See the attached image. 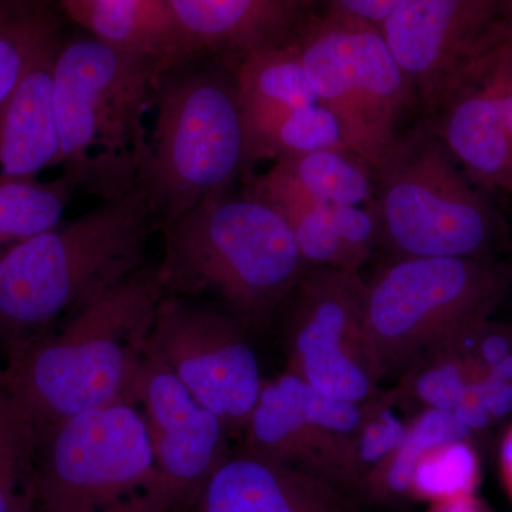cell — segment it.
<instances>
[{
	"mask_svg": "<svg viewBox=\"0 0 512 512\" xmlns=\"http://www.w3.org/2000/svg\"><path fill=\"white\" fill-rule=\"evenodd\" d=\"M164 296L158 266H144L5 356L3 377L28 407L39 436L76 414L131 402Z\"/></svg>",
	"mask_w": 512,
	"mask_h": 512,
	"instance_id": "cell-1",
	"label": "cell"
},
{
	"mask_svg": "<svg viewBox=\"0 0 512 512\" xmlns=\"http://www.w3.org/2000/svg\"><path fill=\"white\" fill-rule=\"evenodd\" d=\"M160 229L146 192H128L0 254V348L5 356L144 268Z\"/></svg>",
	"mask_w": 512,
	"mask_h": 512,
	"instance_id": "cell-2",
	"label": "cell"
},
{
	"mask_svg": "<svg viewBox=\"0 0 512 512\" xmlns=\"http://www.w3.org/2000/svg\"><path fill=\"white\" fill-rule=\"evenodd\" d=\"M161 232L165 295L214 303L247 328L271 318L309 269L284 215L247 190L215 192Z\"/></svg>",
	"mask_w": 512,
	"mask_h": 512,
	"instance_id": "cell-3",
	"label": "cell"
},
{
	"mask_svg": "<svg viewBox=\"0 0 512 512\" xmlns=\"http://www.w3.org/2000/svg\"><path fill=\"white\" fill-rule=\"evenodd\" d=\"M167 67L90 35L60 43L53 69L59 165L74 190L113 201L140 187L146 127Z\"/></svg>",
	"mask_w": 512,
	"mask_h": 512,
	"instance_id": "cell-4",
	"label": "cell"
},
{
	"mask_svg": "<svg viewBox=\"0 0 512 512\" xmlns=\"http://www.w3.org/2000/svg\"><path fill=\"white\" fill-rule=\"evenodd\" d=\"M156 119L141 177L161 228L248 175L252 156L237 77L211 57H188L158 79Z\"/></svg>",
	"mask_w": 512,
	"mask_h": 512,
	"instance_id": "cell-5",
	"label": "cell"
},
{
	"mask_svg": "<svg viewBox=\"0 0 512 512\" xmlns=\"http://www.w3.org/2000/svg\"><path fill=\"white\" fill-rule=\"evenodd\" d=\"M379 241L400 258H481L510 245L494 202L471 183L426 120L372 165Z\"/></svg>",
	"mask_w": 512,
	"mask_h": 512,
	"instance_id": "cell-6",
	"label": "cell"
},
{
	"mask_svg": "<svg viewBox=\"0 0 512 512\" xmlns=\"http://www.w3.org/2000/svg\"><path fill=\"white\" fill-rule=\"evenodd\" d=\"M507 264L481 258H400L367 282L366 323L384 376L443 352L487 322L507 296Z\"/></svg>",
	"mask_w": 512,
	"mask_h": 512,
	"instance_id": "cell-7",
	"label": "cell"
},
{
	"mask_svg": "<svg viewBox=\"0 0 512 512\" xmlns=\"http://www.w3.org/2000/svg\"><path fill=\"white\" fill-rule=\"evenodd\" d=\"M40 512H174L133 402L76 414L40 434Z\"/></svg>",
	"mask_w": 512,
	"mask_h": 512,
	"instance_id": "cell-8",
	"label": "cell"
},
{
	"mask_svg": "<svg viewBox=\"0 0 512 512\" xmlns=\"http://www.w3.org/2000/svg\"><path fill=\"white\" fill-rule=\"evenodd\" d=\"M306 76L338 117L350 150L373 165L417 106L412 84L379 28L325 13L292 37Z\"/></svg>",
	"mask_w": 512,
	"mask_h": 512,
	"instance_id": "cell-9",
	"label": "cell"
},
{
	"mask_svg": "<svg viewBox=\"0 0 512 512\" xmlns=\"http://www.w3.org/2000/svg\"><path fill=\"white\" fill-rule=\"evenodd\" d=\"M366 292L359 271L309 268L288 298V372L359 404L375 399L386 377L367 330Z\"/></svg>",
	"mask_w": 512,
	"mask_h": 512,
	"instance_id": "cell-10",
	"label": "cell"
},
{
	"mask_svg": "<svg viewBox=\"0 0 512 512\" xmlns=\"http://www.w3.org/2000/svg\"><path fill=\"white\" fill-rule=\"evenodd\" d=\"M247 329L214 303L165 295L146 357L170 370L227 429H245L265 383Z\"/></svg>",
	"mask_w": 512,
	"mask_h": 512,
	"instance_id": "cell-11",
	"label": "cell"
},
{
	"mask_svg": "<svg viewBox=\"0 0 512 512\" xmlns=\"http://www.w3.org/2000/svg\"><path fill=\"white\" fill-rule=\"evenodd\" d=\"M363 406L326 396L286 372L264 383L245 426V451L323 478L352 495L350 467Z\"/></svg>",
	"mask_w": 512,
	"mask_h": 512,
	"instance_id": "cell-12",
	"label": "cell"
},
{
	"mask_svg": "<svg viewBox=\"0 0 512 512\" xmlns=\"http://www.w3.org/2000/svg\"><path fill=\"white\" fill-rule=\"evenodd\" d=\"M234 73L252 163L319 150L353 153L338 117L309 82L292 39L244 57Z\"/></svg>",
	"mask_w": 512,
	"mask_h": 512,
	"instance_id": "cell-13",
	"label": "cell"
},
{
	"mask_svg": "<svg viewBox=\"0 0 512 512\" xmlns=\"http://www.w3.org/2000/svg\"><path fill=\"white\" fill-rule=\"evenodd\" d=\"M501 19L493 0H403L380 32L429 117Z\"/></svg>",
	"mask_w": 512,
	"mask_h": 512,
	"instance_id": "cell-14",
	"label": "cell"
},
{
	"mask_svg": "<svg viewBox=\"0 0 512 512\" xmlns=\"http://www.w3.org/2000/svg\"><path fill=\"white\" fill-rule=\"evenodd\" d=\"M131 402L146 420L158 471L174 512L229 456L227 426L165 367L144 357Z\"/></svg>",
	"mask_w": 512,
	"mask_h": 512,
	"instance_id": "cell-15",
	"label": "cell"
},
{
	"mask_svg": "<svg viewBox=\"0 0 512 512\" xmlns=\"http://www.w3.org/2000/svg\"><path fill=\"white\" fill-rule=\"evenodd\" d=\"M505 22L423 117L468 180L491 195H512V141L495 86V53Z\"/></svg>",
	"mask_w": 512,
	"mask_h": 512,
	"instance_id": "cell-16",
	"label": "cell"
},
{
	"mask_svg": "<svg viewBox=\"0 0 512 512\" xmlns=\"http://www.w3.org/2000/svg\"><path fill=\"white\" fill-rule=\"evenodd\" d=\"M181 512H357L338 485L255 454L228 456Z\"/></svg>",
	"mask_w": 512,
	"mask_h": 512,
	"instance_id": "cell-17",
	"label": "cell"
},
{
	"mask_svg": "<svg viewBox=\"0 0 512 512\" xmlns=\"http://www.w3.org/2000/svg\"><path fill=\"white\" fill-rule=\"evenodd\" d=\"M313 0H170L190 57L235 66L289 42L312 15Z\"/></svg>",
	"mask_w": 512,
	"mask_h": 512,
	"instance_id": "cell-18",
	"label": "cell"
},
{
	"mask_svg": "<svg viewBox=\"0 0 512 512\" xmlns=\"http://www.w3.org/2000/svg\"><path fill=\"white\" fill-rule=\"evenodd\" d=\"M245 190L286 221L316 207L373 205L372 165L348 151L319 150L279 158L268 173L245 177Z\"/></svg>",
	"mask_w": 512,
	"mask_h": 512,
	"instance_id": "cell-19",
	"label": "cell"
},
{
	"mask_svg": "<svg viewBox=\"0 0 512 512\" xmlns=\"http://www.w3.org/2000/svg\"><path fill=\"white\" fill-rule=\"evenodd\" d=\"M59 39L35 57L0 107V183L35 180L60 160L53 69Z\"/></svg>",
	"mask_w": 512,
	"mask_h": 512,
	"instance_id": "cell-20",
	"label": "cell"
},
{
	"mask_svg": "<svg viewBox=\"0 0 512 512\" xmlns=\"http://www.w3.org/2000/svg\"><path fill=\"white\" fill-rule=\"evenodd\" d=\"M60 5L87 35L167 69L190 57L170 0H60Z\"/></svg>",
	"mask_w": 512,
	"mask_h": 512,
	"instance_id": "cell-21",
	"label": "cell"
},
{
	"mask_svg": "<svg viewBox=\"0 0 512 512\" xmlns=\"http://www.w3.org/2000/svg\"><path fill=\"white\" fill-rule=\"evenodd\" d=\"M39 429L0 367V512H36Z\"/></svg>",
	"mask_w": 512,
	"mask_h": 512,
	"instance_id": "cell-22",
	"label": "cell"
},
{
	"mask_svg": "<svg viewBox=\"0 0 512 512\" xmlns=\"http://www.w3.org/2000/svg\"><path fill=\"white\" fill-rule=\"evenodd\" d=\"M471 431L447 410H421L406 439L379 471L367 481L363 494L373 500L396 501L412 495L414 471L424 456L447 444L468 441Z\"/></svg>",
	"mask_w": 512,
	"mask_h": 512,
	"instance_id": "cell-23",
	"label": "cell"
},
{
	"mask_svg": "<svg viewBox=\"0 0 512 512\" xmlns=\"http://www.w3.org/2000/svg\"><path fill=\"white\" fill-rule=\"evenodd\" d=\"M76 192L66 178L0 183V254L63 222Z\"/></svg>",
	"mask_w": 512,
	"mask_h": 512,
	"instance_id": "cell-24",
	"label": "cell"
},
{
	"mask_svg": "<svg viewBox=\"0 0 512 512\" xmlns=\"http://www.w3.org/2000/svg\"><path fill=\"white\" fill-rule=\"evenodd\" d=\"M57 39L56 20L45 3L0 0V107L35 57Z\"/></svg>",
	"mask_w": 512,
	"mask_h": 512,
	"instance_id": "cell-25",
	"label": "cell"
},
{
	"mask_svg": "<svg viewBox=\"0 0 512 512\" xmlns=\"http://www.w3.org/2000/svg\"><path fill=\"white\" fill-rule=\"evenodd\" d=\"M399 394L369 400L363 406V419L357 431L350 467V493L363 494L367 481L396 453L406 439L413 420L400 416Z\"/></svg>",
	"mask_w": 512,
	"mask_h": 512,
	"instance_id": "cell-26",
	"label": "cell"
},
{
	"mask_svg": "<svg viewBox=\"0 0 512 512\" xmlns=\"http://www.w3.org/2000/svg\"><path fill=\"white\" fill-rule=\"evenodd\" d=\"M488 373L453 349L443 350L407 372L404 394L426 409L454 412Z\"/></svg>",
	"mask_w": 512,
	"mask_h": 512,
	"instance_id": "cell-27",
	"label": "cell"
},
{
	"mask_svg": "<svg viewBox=\"0 0 512 512\" xmlns=\"http://www.w3.org/2000/svg\"><path fill=\"white\" fill-rule=\"evenodd\" d=\"M477 458L468 441L430 451L414 471L412 495L424 500L446 501L470 495L476 483Z\"/></svg>",
	"mask_w": 512,
	"mask_h": 512,
	"instance_id": "cell-28",
	"label": "cell"
},
{
	"mask_svg": "<svg viewBox=\"0 0 512 512\" xmlns=\"http://www.w3.org/2000/svg\"><path fill=\"white\" fill-rule=\"evenodd\" d=\"M328 15L380 28L403 0H323Z\"/></svg>",
	"mask_w": 512,
	"mask_h": 512,
	"instance_id": "cell-29",
	"label": "cell"
},
{
	"mask_svg": "<svg viewBox=\"0 0 512 512\" xmlns=\"http://www.w3.org/2000/svg\"><path fill=\"white\" fill-rule=\"evenodd\" d=\"M495 86L512 141V25L507 22L495 53Z\"/></svg>",
	"mask_w": 512,
	"mask_h": 512,
	"instance_id": "cell-30",
	"label": "cell"
},
{
	"mask_svg": "<svg viewBox=\"0 0 512 512\" xmlns=\"http://www.w3.org/2000/svg\"><path fill=\"white\" fill-rule=\"evenodd\" d=\"M430 512H481L470 495L439 501Z\"/></svg>",
	"mask_w": 512,
	"mask_h": 512,
	"instance_id": "cell-31",
	"label": "cell"
},
{
	"mask_svg": "<svg viewBox=\"0 0 512 512\" xmlns=\"http://www.w3.org/2000/svg\"><path fill=\"white\" fill-rule=\"evenodd\" d=\"M501 466H503L505 483L512 494V426L505 434L503 446H501Z\"/></svg>",
	"mask_w": 512,
	"mask_h": 512,
	"instance_id": "cell-32",
	"label": "cell"
},
{
	"mask_svg": "<svg viewBox=\"0 0 512 512\" xmlns=\"http://www.w3.org/2000/svg\"><path fill=\"white\" fill-rule=\"evenodd\" d=\"M498 18L512 25V0H493Z\"/></svg>",
	"mask_w": 512,
	"mask_h": 512,
	"instance_id": "cell-33",
	"label": "cell"
},
{
	"mask_svg": "<svg viewBox=\"0 0 512 512\" xmlns=\"http://www.w3.org/2000/svg\"><path fill=\"white\" fill-rule=\"evenodd\" d=\"M510 244H511V248H512V237H511ZM507 265H508V268H510V272H511V276H512V262H511V264H507Z\"/></svg>",
	"mask_w": 512,
	"mask_h": 512,
	"instance_id": "cell-34",
	"label": "cell"
},
{
	"mask_svg": "<svg viewBox=\"0 0 512 512\" xmlns=\"http://www.w3.org/2000/svg\"><path fill=\"white\" fill-rule=\"evenodd\" d=\"M40 2H46V0H40Z\"/></svg>",
	"mask_w": 512,
	"mask_h": 512,
	"instance_id": "cell-35",
	"label": "cell"
},
{
	"mask_svg": "<svg viewBox=\"0 0 512 512\" xmlns=\"http://www.w3.org/2000/svg\"><path fill=\"white\" fill-rule=\"evenodd\" d=\"M36 2H40V0H36ZM43 3H45V2H43Z\"/></svg>",
	"mask_w": 512,
	"mask_h": 512,
	"instance_id": "cell-36",
	"label": "cell"
}]
</instances>
